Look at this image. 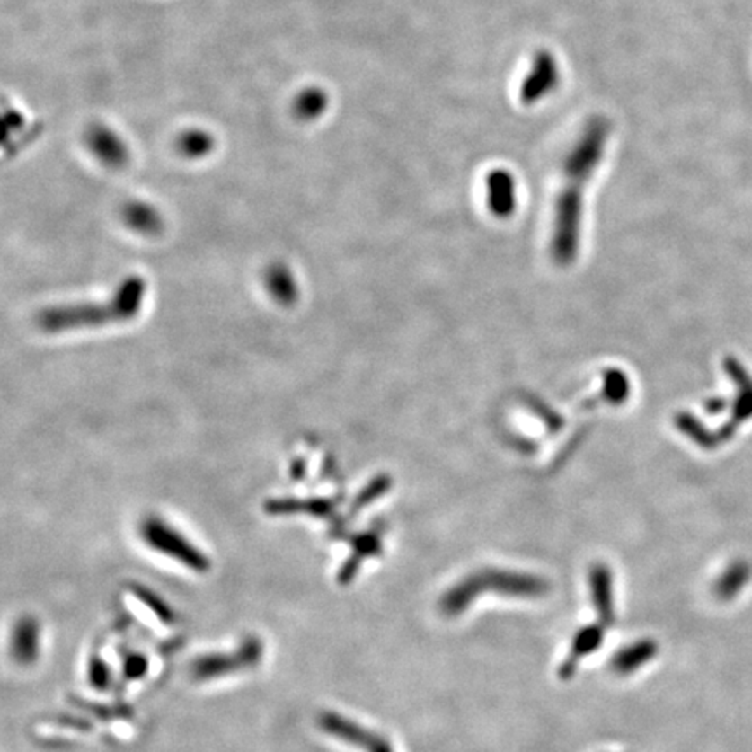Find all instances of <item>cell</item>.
Segmentation results:
<instances>
[{"label":"cell","instance_id":"obj_1","mask_svg":"<svg viewBox=\"0 0 752 752\" xmlns=\"http://www.w3.org/2000/svg\"><path fill=\"white\" fill-rule=\"evenodd\" d=\"M608 133L610 124L605 119H594L587 124L579 143L568 155L564 166L566 185L557 204V226L561 235L559 239L566 244L575 241V230L580 213V190L603 159Z\"/></svg>","mask_w":752,"mask_h":752},{"label":"cell","instance_id":"obj_2","mask_svg":"<svg viewBox=\"0 0 752 752\" xmlns=\"http://www.w3.org/2000/svg\"><path fill=\"white\" fill-rule=\"evenodd\" d=\"M499 592L505 596L536 597L549 592V584L538 577L490 570L467 577L464 582L455 585L443 596L439 608L446 616L462 615L475 601L481 592Z\"/></svg>","mask_w":752,"mask_h":752},{"label":"cell","instance_id":"obj_3","mask_svg":"<svg viewBox=\"0 0 752 752\" xmlns=\"http://www.w3.org/2000/svg\"><path fill=\"white\" fill-rule=\"evenodd\" d=\"M145 284L138 278L129 279L119 289L115 300L103 305H81L72 308H59L46 312L42 319V326L49 332L77 328V326H96L115 321H126L137 315L141 298H143Z\"/></svg>","mask_w":752,"mask_h":752},{"label":"cell","instance_id":"obj_4","mask_svg":"<svg viewBox=\"0 0 752 752\" xmlns=\"http://www.w3.org/2000/svg\"><path fill=\"white\" fill-rule=\"evenodd\" d=\"M141 535L148 547L181 562L192 571L206 573L211 568V561L204 553H200L181 533L171 528L161 519H148L141 528Z\"/></svg>","mask_w":752,"mask_h":752},{"label":"cell","instance_id":"obj_5","mask_svg":"<svg viewBox=\"0 0 752 752\" xmlns=\"http://www.w3.org/2000/svg\"><path fill=\"white\" fill-rule=\"evenodd\" d=\"M263 657V642L256 636L243 641L239 650L232 653H209L199 657L192 664V676L197 681L225 677L234 672L252 668Z\"/></svg>","mask_w":752,"mask_h":752},{"label":"cell","instance_id":"obj_6","mask_svg":"<svg viewBox=\"0 0 752 752\" xmlns=\"http://www.w3.org/2000/svg\"><path fill=\"white\" fill-rule=\"evenodd\" d=\"M557 81H559V66H557L554 56L547 51L538 53L531 65V72L523 81L521 100L529 105L542 100V96H545L556 87Z\"/></svg>","mask_w":752,"mask_h":752},{"label":"cell","instance_id":"obj_7","mask_svg":"<svg viewBox=\"0 0 752 752\" xmlns=\"http://www.w3.org/2000/svg\"><path fill=\"white\" fill-rule=\"evenodd\" d=\"M603 640H605V625H587L584 629H580L573 638V644L566 660L561 664L559 677L561 679L573 677L580 662L585 657L592 655L597 648H601Z\"/></svg>","mask_w":752,"mask_h":752},{"label":"cell","instance_id":"obj_8","mask_svg":"<svg viewBox=\"0 0 752 752\" xmlns=\"http://www.w3.org/2000/svg\"><path fill=\"white\" fill-rule=\"evenodd\" d=\"M39 638H40L39 622L33 616L20 618L13 629V640H11L13 659L22 666L33 664L39 659Z\"/></svg>","mask_w":752,"mask_h":752},{"label":"cell","instance_id":"obj_9","mask_svg":"<svg viewBox=\"0 0 752 752\" xmlns=\"http://www.w3.org/2000/svg\"><path fill=\"white\" fill-rule=\"evenodd\" d=\"M590 596L601 625L608 627L615 624L612 573L605 564H596L590 570Z\"/></svg>","mask_w":752,"mask_h":752},{"label":"cell","instance_id":"obj_10","mask_svg":"<svg viewBox=\"0 0 752 752\" xmlns=\"http://www.w3.org/2000/svg\"><path fill=\"white\" fill-rule=\"evenodd\" d=\"M319 726L332 737H336L338 740H343L350 746L356 748H367V744L371 742V739L375 737V733H371L369 730L362 728L361 724L347 720L336 712H323L319 718Z\"/></svg>","mask_w":752,"mask_h":752},{"label":"cell","instance_id":"obj_11","mask_svg":"<svg viewBox=\"0 0 752 752\" xmlns=\"http://www.w3.org/2000/svg\"><path fill=\"white\" fill-rule=\"evenodd\" d=\"M659 651L657 642L651 640H640L631 646L620 650L612 659V670L620 676H629L638 668L655 659Z\"/></svg>","mask_w":752,"mask_h":752},{"label":"cell","instance_id":"obj_12","mask_svg":"<svg viewBox=\"0 0 752 752\" xmlns=\"http://www.w3.org/2000/svg\"><path fill=\"white\" fill-rule=\"evenodd\" d=\"M490 202L495 213L507 215L514 206V180L505 171H495L490 180Z\"/></svg>","mask_w":752,"mask_h":752},{"label":"cell","instance_id":"obj_13","mask_svg":"<svg viewBox=\"0 0 752 752\" xmlns=\"http://www.w3.org/2000/svg\"><path fill=\"white\" fill-rule=\"evenodd\" d=\"M129 590L141 605H145L150 612L157 616L159 622H163L166 625H171V624L176 622V613L157 592H154L152 588L141 584H129Z\"/></svg>","mask_w":752,"mask_h":752},{"label":"cell","instance_id":"obj_14","mask_svg":"<svg viewBox=\"0 0 752 752\" xmlns=\"http://www.w3.org/2000/svg\"><path fill=\"white\" fill-rule=\"evenodd\" d=\"M87 679L89 685L98 692H107L111 686L113 674L111 668L100 655H93L87 668Z\"/></svg>","mask_w":752,"mask_h":752},{"label":"cell","instance_id":"obj_15","mask_svg":"<svg viewBox=\"0 0 752 752\" xmlns=\"http://www.w3.org/2000/svg\"><path fill=\"white\" fill-rule=\"evenodd\" d=\"M122 660V674L128 681H137L146 676L148 672V659L139 653V651H133V650H126L120 655Z\"/></svg>","mask_w":752,"mask_h":752},{"label":"cell","instance_id":"obj_16","mask_svg":"<svg viewBox=\"0 0 752 752\" xmlns=\"http://www.w3.org/2000/svg\"><path fill=\"white\" fill-rule=\"evenodd\" d=\"M270 289L280 302H291L295 296V284L282 269H276L270 274Z\"/></svg>","mask_w":752,"mask_h":752},{"label":"cell","instance_id":"obj_17","mask_svg":"<svg viewBox=\"0 0 752 752\" xmlns=\"http://www.w3.org/2000/svg\"><path fill=\"white\" fill-rule=\"evenodd\" d=\"M77 707H81L84 711L93 712L94 716H98L100 720H113V718H129L133 712L129 707H109V705H100V703H89V702H81V700H74Z\"/></svg>","mask_w":752,"mask_h":752},{"label":"cell","instance_id":"obj_18","mask_svg":"<svg viewBox=\"0 0 752 752\" xmlns=\"http://www.w3.org/2000/svg\"><path fill=\"white\" fill-rule=\"evenodd\" d=\"M59 724L61 726H66V728L79 730V731H91V728H93L87 721L79 720V718H74V716H63V718H59Z\"/></svg>","mask_w":752,"mask_h":752},{"label":"cell","instance_id":"obj_19","mask_svg":"<svg viewBox=\"0 0 752 752\" xmlns=\"http://www.w3.org/2000/svg\"><path fill=\"white\" fill-rule=\"evenodd\" d=\"M369 752H394L392 749V746H390L389 742L384 739V737H380V735H375L373 739H371V742L367 744V748H366Z\"/></svg>","mask_w":752,"mask_h":752}]
</instances>
